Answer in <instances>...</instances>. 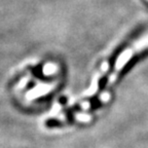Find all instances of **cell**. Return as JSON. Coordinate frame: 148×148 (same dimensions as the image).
I'll list each match as a JSON object with an SVG mask.
<instances>
[{
  "label": "cell",
  "instance_id": "1",
  "mask_svg": "<svg viewBox=\"0 0 148 148\" xmlns=\"http://www.w3.org/2000/svg\"><path fill=\"white\" fill-rule=\"evenodd\" d=\"M51 88V86H38L36 88H34V90H32L31 92H28L27 98L28 99H34V98L38 97V96L44 95L46 92H49Z\"/></svg>",
  "mask_w": 148,
  "mask_h": 148
},
{
  "label": "cell",
  "instance_id": "2",
  "mask_svg": "<svg viewBox=\"0 0 148 148\" xmlns=\"http://www.w3.org/2000/svg\"><path fill=\"white\" fill-rule=\"evenodd\" d=\"M55 71H56V67L53 64L45 65V67L43 68V72H44V74H46V75H49V74H51Z\"/></svg>",
  "mask_w": 148,
  "mask_h": 148
}]
</instances>
